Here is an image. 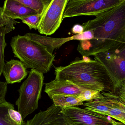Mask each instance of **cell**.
Listing matches in <instances>:
<instances>
[{"label":"cell","instance_id":"obj_1","mask_svg":"<svg viewBox=\"0 0 125 125\" xmlns=\"http://www.w3.org/2000/svg\"><path fill=\"white\" fill-rule=\"evenodd\" d=\"M84 32H92L93 38L81 40L77 50L82 57L102 52L120 50L125 46V0L82 24Z\"/></svg>","mask_w":125,"mask_h":125},{"label":"cell","instance_id":"obj_2","mask_svg":"<svg viewBox=\"0 0 125 125\" xmlns=\"http://www.w3.org/2000/svg\"><path fill=\"white\" fill-rule=\"evenodd\" d=\"M55 79L68 81L86 90L113 92V85L103 65L97 60L83 57L64 67L55 68Z\"/></svg>","mask_w":125,"mask_h":125},{"label":"cell","instance_id":"obj_3","mask_svg":"<svg viewBox=\"0 0 125 125\" xmlns=\"http://www.w3.org/2000/svg\"><path fill=\"white\" fill-rule=\"evenodd\" d=\"M10 45L14 56L19 59L26 68L43 74L50 71L55 56L39 43L25 35H18L12 37Z\"/></svg>","mask_w":125,"mask_h":125},{"label":"cell","instance_id":"obj_4","mask_svg":"<svg viewBox=\"0 0 125 125\" xmlns=\"http://www.w3.org/2000/svg\"><path fill=\"white\" fill-rule=\"evenodd\" d=\"M44 78L43 74L31 69L27 79L18 90L19 97L15 104L23 120L38 108Z\"/></svg>","mask_w":125,"mask_h":125},{"label":"cell","instance_id":"obj_5","mask_svg":"<svg viewBox=\"0 0 125 125\" xmlns=\"http://www.w3.org/2000/svg\"><path fill=\"white\" fill-rule=\"evenodd\" d=\"M122 0H69L62 19L76 16H95L109 10Z\"/></svg>","mask_w":125,"mask_h":125},{"label":"cell","instance_id":"obj_6","mask_svg":"<svg viewBox=\"0 0 125 125\" xmlns=\"http://www.w3.org/2000/svg\"><path fill=\"white\" fill-rule=\"evenodd\" d=\"M95 60L100 62L108 72L113 85V93L125 81V59L117 51L95 54Z\"/></svg>","mask_w":125,"mask_h":125},{"label":"cell","instance_id":"obj_7","mask_svg":"<svg viewBox=\"0 0 125 125\" xmlns=\"http://www.w3.org/2000/svg\"><path fill=\"white\" fill-rule=\"evenodd\" d=\"M69 0H51L42 16L38 30L40 33L47 35L54 34L59 28L62 16Z\"/></svg>","mask_w":125,"mask_h":125},{"label":"cell","instance_id":"obj_8","mask_svg":"<svg viewBox=\"0 0 125 125\" xmlns=\"http://www.w3.org/2000/svg\"><path fill=\"white\" fill-rule=\"evenodd\" d=\"M64 114L76 125H123L108 116L77 106L62 109Z\"/></svg>","mask_w":125,"mask_h":125},{"label":"cell","instance_id":"obj_9","mask_svg":"<svg viewBox=\"0 0 125 125\" xmlns=\"http://www.w3.org/2000/svg\"><path fill=\"white\" fill-rule=\"evenodd\" d=\"M25 125H76L64 114L62 109L53 104L46 110L40 111Z\"/></svg>","mask_w":125,"mask_h":125},{"label":"cell","instance_id":"obj_10","mask_svg":"<svg viewBox=\"0 0 125 125\" xmlns=\"http://www.w3.org/2000/svg\"><path fill=\"white\" fill-rule=\"evenodd\" d=\"M25 36L27 38L38 42L44 45L47 50L52 54L55 49L61 47L65 43L68 41L72 40H77L80 41L89 40L92 39L93 37V34L90 31H85L82 34H76L73 36L62 39L42 36L33 33H27Z\"/></svg>","mask_w":125,"mask_h":125},{"label":"cell","instance_id":"obj_11","mask_svg":"<svg viewBox=\"0 0 125 125\" xmlns=\"http://www.w3.org/2000/svg\"><path fill=\"white\" fill-rule=\"evenodd\" d=\"M86 90L68 81H58L55 79L45 83L44 92L51 98L55 94L79 96Z\"/></svg>","mask_w":125,"mask_h":125},{"label":"cell","instance_id":"obj_12","mask_svg":"<svg viewBox=\"0 0 125 125\" xmlns=\"http://www.w3.org/2000/svg\"><path fill=\"white\" fill-rule=\"evenodd\" d=\"M2 73L7 84L20 83L28 75L26 68L23 64L20 61L14 59L5 63Z\"/></svg>","mask_w":125,"mask_h":125},{"label":"cell","instance_id":"obj_13","mask_svg":"<svg viewBox=\"0 0 125 125\" xmlns=\"http://www.w3.org/2000/svg\"><path fill=\"white\" fill-rule=\"evenodd\" d=\"M2 12L5 16L15 20H21L30 15L37 14L33 10L27 7L17 0H6L2 7Z\"/></svg>","mask_w":125,"mask_h":125},{"label":"cell","instance_id":"obj_14","mask_svg":"<svg viewBox=\"0 0 125 125\" xmlns=\"http://www.w3.org/2000/svg\"><path fill=\"white\" fill-rule=\"evenodd\" d=\"M20 113L14 105L5 101L0 103V125H25Z\"/></svg>","mask_w":125,"mask_h":125},{"label":"cell","instance_id":"obj_15","mask_svg":"<svg viewBox=\"0 0 125 125\" xmlns=\"http://www.w3.org/2000/svg\"><path fill=\"white\" fill-rule=\"evenodd\" d=\"M83 105L85 106L84 108L87 110L108 116L109 110L112 107V103L108 98L105 97L103 99H97L84 103Z\"/></svg>","mask_w":125,"mask_h":125},{"label":"cell","instance_id":"obj_16","mask_svg":"<svg viewBox=\"0 0 125 125\" xmlns=\"http://www.w3.org/2000/svg\"><path fill=\"white\" fill-rule=\"evenodd\" d=\"M51 100L55 106L65 109L68 107L77 106L83 105V102L78 96L64 94H55L53 95Z\"/></svg>","mask_w":125,"mask_h":125},{"label":"cell","instance_id":"obj_17","mask_svg":"<svg viewBox=\"0 0 125 125\" xmlns=\"http://www.w3.org/2000/svg\"><path fill=\"white\" fill-rule=\"evenodd\" d=\"M27 7L33 10L37 14L42 16L51 0H17Z\"/></svg>","mask_w":125,"mask_h":125},{"label":"cell","instance_id":"obj_18","mask_svg":"<svg viewBox=\"0 0 125 125\" xmlns=\"http://www.w3.org/2000/svg\"><path fill=\"white\" fill-rule=\"evenodd\" d=\"M15 29V28L7 26H1L0 28V77L2 74L3 68L5 64L4 51L7 45L5 41V35Z\"/></svg>","mask_w":125,"mask_h":125},{"label":"cell","instance_id":"obj_19","mask_svg":"<svg viewBox=\"0 0 125 125\" xmlns=\"http://www.w3.org/2000/svg\"><path fill=\"white\" fill-rule=\"evenodd\" d=\"M101 91L86 90L84 92L78 96L79 99L82 101L91 102L97 99H101L104 98L105 97L101 94Z\"/></svg>","mask_w":125,"mask_h":125},{"label":"cell","instance_id":"obj_20","mask_svg":"<svg viewBox=\"0 0 125 125\" xmlns=\"http://www.w3.org/2000/svg\"><path fill=\"white\" fill-rule=\"evenodd\" d=\"M42 17L39 15H33L23 18L21 20L23 23L29 26L31 30L32 29L37 30L38 29Z\"/></svg>","mask_w":125,"mask_h":125},{"label":"cell","instance_id":"obj_21","mask_svg":"<svg viewBox=\"0 0 125 125\" xmlns=\"http://www.w3.org/2000/svg\"><path fill=\"white\" fill-rule=\"evenodd\" d=\"M17 22L15 20L5 16L2 12V7L0 6V28L7 26L15 28L14 25Z\"/></svg>","mask_w":125,"mask_h":125},{"label":"cell","instance_id":"obj_22","mask_svg":"<svg viewBox=\"0 0 125 125\" xmlns=\"http://www.w3.org/2000/svg\"><path fill=\"white\" fill-rule=\"evenodd\" d=\"M6 82L0 81V103L6 101L5 97L7 89Z\"/></svg>","mask_w":125,"mask_h":125},{"label":"cell","instance_id":"obj_23","mask_svg":"<svg viewBox=\"0 0 125 125\" xmlns=\"http://www.w3.org/2000/svg\"><path fill=\"white\" fill-rule=\"evenodd\" d=\"M114 94L117 95L125 103V82L123 83Z\"/></svg>","mask_w":125,"mask_h":125},{"label":"cell","instance_id":"obj_24","mask_svg":"<svg viewBox=\"0 0 125 125\" xmlns=\"http://www.w3.org/2000/svg\"><path fill=\"white\" fill-rule=\"evenodd\" d=\"M71 31L73 34H81L84 32V28L82 25L76 24L73 27Z\"/></svg>","mask_w":125,"mask_h":125},{"label":"cell","instance_id":"obj_25","mask_svg":"<svg viewBox=\"0 0 125 125\" xmlns=\"http://www.w3.org/2000/svg\"><path fill=\"white\" fill-rule=\"evenodd\" d=\"M125 59V46L122 49L119 51H117Z\"/></svg>","mask_w":125,"mask_h":125},{"label":"cell","instance_id":"obj_26","mask_svg":"<svg viewBox=\"0 0 125 125\" xmlns=\"http://www.w3.org/2000/svg\"></svg>","mask_w":125,"mask_h":125}]
</instances>
